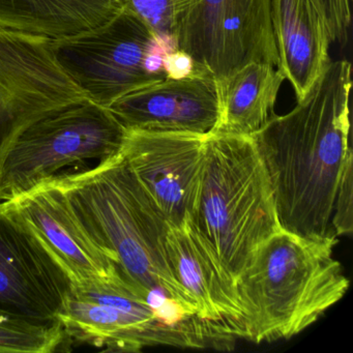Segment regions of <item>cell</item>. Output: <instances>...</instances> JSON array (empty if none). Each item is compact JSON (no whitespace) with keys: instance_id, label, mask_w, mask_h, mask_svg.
Wrapping results in <instances>:
<instances>
[{"instance_id":"obj_19","label":"cell","mask_w":353,"mask_h":353,"mask_svg":"<svg viewBox=\"0 0 353 353\" xmlns=\"http://www.w3.org/2000/svg\"><path fill=\"white\" fill-rule=\"evenodd\" d=\"M192 0H123L171 50H176V34Z\"/></svg>"},{"instance_id":"obj_11","label":"cell","mask_w":353,"mask_h":353,"mask_svg":"<svg viewBox=\"0 0 353 353\" xmlns=\"http://www.w3.org/2000/svg\"><path fill=\"white\" fill-rule=\"evenodd\" d=\"M205 141L201 134L127 130L119 152L169 224L195 214Z\"/></svg>"},{"instance_id":"obj_9","label":"cell","mask_w":353,"mask_h":353,"mask_svg":"<svg viewBox=\"0 0 353 353\" xmlns=\"http://www.w3.org/2000/svg\"><path fill=\"white\" fill-rule=\"evenodd\" d=\"M176 44L216 80L250 63L280 67L270 0H192Z\"/></svg>"},{"instance_id":"obj_20","label":"cell","mask_w":353,"mask_h":353,"mask_svg":"<svg viewBox=\"0 0 353 353\" xmlns=\"http://www.w3.org/2000/svg\"><path fill=\"white\" fill-rule=\"evenodd\" d=\"M323 16L332 43L345 45L351 26V0H312Z\"/></svg>"},{"instance_id":"obj_5","label":"cell","mask_w":353,"mask_h":353,"mask_svg":"<svg viewBox=\"0 0 353 353\" xmlns=\"http://www.w3.org/2000/svg\"><path fill=\"white\" fill-rule=\"evenodd\" d=\"M59 321L69 338L111 352L154 346L222 349L230 343L204 324L173 321L162 299L129 282L74 286Z\"/></svg>"},{"instance_id":"obj_8","label":"cell","mask_w":353,"mask_h":353,"mask_svg":"<svg viewBox=\"0 0 353 353\" xmlns=\"http://www.w3.org/2000/svg\"><path fill=\"white\" fill-rule=\"evenodd\" d=\"M88 100L50 39L0 28V156L37 121Z\"/></svg>"},{"instance_id":"obj_2","label":"cell","mask_w":353,"mask_h":353,"mask_svg":"<svg viewBox=\"0 0 353 353\" xmlns=\"http://www.w3.org/2000/svg\"><path fill=\"white\" fill-rule=\"evenodd\" d=\"M53 179L84 230L127 280L198 317L197 307L169 265L165 245L169 223L121 152Z\"/></svg>"},{"instance_id":"obj_12","label":"cell","mask_w":353,"mask_h":353,"mask_svg":"<svg viewBox=\"0 0 353 353\" xmlns=\"http://www.w3.org/2000/svg\"><path fill=\"white\" fill-rule=\"evenodd\" d=\"M12 201L69 270L74 286L131 283L84 230L54 179Z\"/></svg>"},{"instance_id":"obj_17","label":"cell","mask_w":353,"mask_h":353,"mask_svg":"<svg viewBox=\"0 0 353 353\" xmlns=\"http://www.w3.org/2000/svg\"><path fill=\"white\" fill-rule=\"evenodd\" d=\"M284 75L268 63H250L216 80L219 117L210 134L251 136L274 114Z\"/></svg>"},{"instance_id":"obj_21","label":"cell","mask_w":353,"mask_h":353,"mask_svg":"<svg viewBox=\"0 0 353 353\" xmlns=\"http://www.w3.org/2000/svg\"><path fill=\"white\" fill-rule=\"evenodd\" d=\"M352 165L353 163H351L345 169L344 174L339 185L338 192H336L332 226H334V234L338 239L352 233Z\"/></svg>"},{"instance_id":"obj_16","label":"cell","mask_w":353,"mask_h":353,"mask_svg":"<svg viewBox=\"0 0 353 353\" xmlns=\"http://www.w3.org/2000/svg\"><path fill=\"white\" fill-rule=\"evenodd\" d=\"M125 7L123 0H0V28L61 40L102 28Z\"/></svg>"},{"instance_id":"obj_1","label":"cell","mask_w":353,"mask_h":353,"mask_svg":"<svg viewBox=\"0 0 353 353\" xmlns=\"http://www.w3.org/2000/svg\"><path fill=\"white\" fill-rule=\"evenodd\" d=\"M351 65L330 61L303 100L272 115L251 137L270 179L281 228L338 243L334 203L349 144Z\"/></svg>"},{"instance_id":"obj_4","label":"cell","mask_w":353,"mask_h":353,"mask_svg":"<svg viewBox=\"0 0 353 353\" xmlns=\"http://www.w3.org/2000/svg\"><path fill=\"white\" fill-rule=\"evenodd\" d=\"M236 284L258 248L281 226L261 157L251 136L208 134L192 221Z\"/></svg>"},{"instance_id":"obj_10","label":"cell","mask_w":353,"mask_h":353,"mask_svg":"<svg viewBox=\"0 0 353 353\" xmlns=\"http://www.w3.org/2000/svg\"><path fill=\"white\" fill-rule=\"evenodd\" d=\"M73 289L69 270L14 202L0 201V312L37 323H61Z\"/></svg>"},{"instance_id":"obj_22","label":"cell","mask_w":353,"mask_h":353,"mask_svg":"<svg viewBox=\"0 0 353 353\" xmlns=\"http://www.w3.org/2000/svg\"><path fill=\"white\" fill-rule=\"evenodd\" d=\"M167 77L172 79L189 77L193 75H210L205 69L200 67L194 59L183 51L176 49L165 57Z\"/></svg>"},{"instance_id":"obj_7","label":"cell","mask_w":353,"mask_h":353,"mask_svg":"<svg viewBox=\"0 0 353 353\" xmlns=\"http://www.w3.org/2000/svg\"><path fill=\"white\" fill-rule=\"evenodd\" d=\"M51 45L74 81L107 108L134 90L168 78L165 57L174 51L127 6L102 28L51 40Z\"/></svg>"},{"instance_id":"obj_15","label":"cell","mask_w":353,"mask_h":353,"mask_svg":"<svg viewBox=\"0 0 353 353\" xmlns=\"http://www.w3.org/2000/svg\"><path fill=\"white\" fill-rule=\"evenodd\" d=\"M270 15L279 70L299 102L330 63L327 26L312 0H270Z\"/></svg>"},{"instance_id":"obj_3","label":"cell","mask_w":353,"mask_h":353,"mask_svg":"<svg viewBox=\"0 0 353 353\" xmlns=\"http://www.w3.org/2000/svg\"><path fill=\"white\" fill-rule=\"evenodd\" d=\"M334 245L281 228L258 248L235 284L245 311V340H289L345 296L349 280Z\"/></svg>"},{"instance_id":"obj_14","label":"cell","mask_w":353,"mask_h":353,"mask_svg":"<svg viewBox=\"0 0 353 353\" xmlns=\"http://www.w3.org/2000/svg\"><path fill=\"white\" fill-rule=\"evenodd\" d=\"M108 109L127 130L208 135L218 121V86L212 75L166 78L121 97Z\"/></svg>"},{"instance_id":"obj_6","label":"cell","mask_w":353,"mask_h":353,"mask_svg":"<svg viewBox=\"0 0 353 353\" xmlns=\"http://www.w3.org/2000/svg\"><path fill=\"white\" fill-rule=\"evenodd\" d=\"M127 129L92 100L57 111L28 127L0 156V201L119 154Z\"/></svg>"},{"instance_id":"obj_13","label":"cell","mask_w":353,"mask_h":353,"mask_svg":"<svg viewBox=\"0 0 353 353\" xmlns=\"http://www.w3.org/2000/svg\"><path fill=\"white\" fill-rule=\"evenodd\" d=\"M169 265L198 310V317L223 336L245 338V311L236 287L189 220L169 224Z\"/></svg>"},{"instance_id":"obj_18","label":"cell","mask_w":353,"mask_h":353,"mask_svg":"<svg viewBox=\"0 0 353 353\" xmlns=\"http://www.w3.org/2000/svg\"><path fill=\"white\" fill-rule=\"evenodd\" d=\"M65 338L61 323H37L0 312V353H50Z\"/></svg>"}]
</instances>
